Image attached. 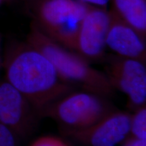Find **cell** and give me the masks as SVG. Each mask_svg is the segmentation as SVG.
Segmentation results:
<instances>
[{
    "label": "cell",
    "instance_id": "1",
    "mask_svg": "<svg viewBox=\"0 0 146 146\" xmlns=\"http://www.w3.org/2000/svg\"><path fill=\"white\" fill-rule=\"evenodd\" d=\"M5 79L23 95L39 116L75 87L60 78L46 56L27 42L11 44L2 57Z\"/></svg>",
    "mask_w": 146,
    "mask_h": 146
},
{
    "label": "cell",
    "instance_id": "2",
    "mask_svg": "<svg viewBox=\"0 0 146 146\" xmlns=\"http://www.w3.org/2000/svg\"><path fill=\"white\" fill-rule=\"evenodd\" d=\"M27 42L50 60L60 78L72 87L91 91L106 98L114 92L106 75L89 64V61L74 51L56 42L32 23Z\"/></svg>",
    "mask_w": 146,
    "mask_h": 146
},
{
    "label": "cell",
    "instance_id": "3",
    "mask_svg": "<svg viewBox=\"0 0 146 146\" xmlns=\"http://www.w3.org/2000/svg\"><path fill=\"white\" fill-rule=\"evenodd\" d=\"M89 5L78 0H32L33 21L56 42L74 51L76 38Z\"/></svg>",
    "mask_w": 146,
    "mask_h": 146
},
{
    "label": "cell",
    "instance_id": "4",
    "mask_svg": "<svg viewBox=\"0 0 146 146\" xmlns=\"http://www.w3.org/2000/svg\"><path fill=\"white\" fill-rule=\"evenodd\" d=\"M114 110L104 96L85 90H74L47 107L40 116L56 120L65 133L87 129Z\"/></svg>",
    "mask_w": 146,
    "mask_h": 146
},
{
    "label": "cell",
    "instance_id": "5",
    "mask_svg": "<svg viewBox=\"0 0 146 146\" xmlns=\"http://www.w3.org/2000/svg\"><path fill=\"white\" fill-rule=\"evenodd\" d=\"M104 72L113 89L127 96L128 106L133 111L145 106V62L115 55L107 58Z\"/></svg>",
    "mask_w": 146,
    "mask_h": 146
},
{
    "label": "cell",
    "instance_id": "6",
    "mask_svg": "<svg viewBox=\"0 0 146 146\" xmlns=\"http://www.w3.org/2000/svg\"><path fill=\"white\" fill-rule=\"evenodd\" d=\"M39 114L29 100L5 78H0V123L22 140L33 132Z\"/></svg>",
    "mask_w": 146,
    "mask_h": 146
},
{
    "label": "cell",
    "instance_id": "7",
    "mask_svg": "<svg viewBox=\"0 0 146 146\" xmlns=\"http://www.w3.org/2000/svg\"><path fill=\"white\" fill-rule=\"evenodd\" d=\"M111 19V11L89 5L76 36L74 52L88 61L104 58Z\"/></svg>",
    "mask_w": 146,
    "mask_h": 146
},
{
    "label": "cell",
    "instance_id": "8",
    "mask_svg": "<svg viewBox=\"0 0 146 146\" xmlns=\"http://www.w3.org/2000/svg\"><path fill=\"white\" fill-rule=\"evenodd\" d=\"M131 114L115 109L94 125L63 133L82 146H118L129 137Z\"/></svg>",
    "mask_w": 146,
    "mask_h": 146
},
{
    "label": "cell",
    "instance_id": "9",
    "mask_svg": "<svg viewBox=\"0 0 146 146\" xmlns=\"http://www.w3.org/2000/svg\"><path fill=\"white\" fill-rule=\"evenodd\" d=\"M110 11L112 19L106 40V47L117 56L145 62L146 38Z\"/></svg>",
    "mask_w": 146,
    "mask_h": 146
},
{
    "label": "cell",
    "instance_id": "10",
    "mask_svg": "<svg viewBox=\"0 0 146 146\" xmlns=\"http://www.w3.org/2000/svg\"><path fill=\"white\" fill-rule=\"evenodd\" d=\"M112 11L146 38V0H110Z\"/></svg>",
    "mask_w": 146,
    "mask_h": 146
},
{
    "label": "cell",
    "instance_id": "11",
    "mask_svg": "<svg viewBox=\"0 0 146 146\" xmlns=\"http://www.w3.org/2000/svg\"><path fill=\"white\" fill-rule=\"evenodd\" d=\"M129 137L146 140V108L143 106L131 114Z\"/></svg>",
    "mask_w": 146,
    "mask_h": 146
},
{
    "label": "cell",
    "instance_id": "12",
    "mask_svg": "<svg viewBox=\"0 0 146 146\" xmlns=\"http://www.w3.org/2000/svg\"><path fill=\"white\" fill-rule=\"evenodd\" d=\"M20 140L13 131L0 123V146H19Z\"/></svg>",
    "mask_w": 146,
    "mask_h": 146
},
{
    "label": "cell",
    "instance_id": "13",
    "mask_svg": "<svg viewBox=\"0 0 146 146\" xmlns=\"http://www.w3.org/2000/svg\"><path fill=\"white\" fill-rule=\"evenodd\" d=\"M31 146H70L63 139L54 136H43L36 139Z\"/></svg>",
    "mask_w": 146,
    "mask_h": 146
},
{
    "label": "cell",
    "instance_id": "14",
    "mask_svg": "<svg viewBox=\"0 0 146 146\" xmlns=\"http://www.w3.org/2000/svg\"><path fill=\"white\" fill-rule=\"evenodd\" d=\"M118 146H146V140L138 139L132 137H128Z\"/></svg>",
    "mask_w": 146,
    "mask_h": 146
},
{
    "label": "cell",
    "instance_id": "15",
    "mask_svg": "<svg viewBox=\"0 0 146 146\" xmlns=\"http://www.w3.org/2000/svg\"><path fill=\"white\" fill-rule=\"evenodd\" d=\"M78 1L87 3L88 5L104 8H106L108 4L110 2V0H78Z\"/></svg>",
    "mask_w": 146,
    "mask_h": 146
},
{
    "label": "cell",
    "instance_id": "16",
    "mask_svg": "<svg viewBox=\"0 0 146 146\" xmlns=\"http://www.w3.org/2000/svg\"><path fill=\"white\" fill-rule=\"evenodd\" d=\"M1 35H0V71L1 69L2 68V56H1Z\"/></svg>",
    "mask_w": 146,
    "mask_h": 146
},
{
    "label": "cell",
    "instance_id": "17",
    "mask_svg": "<svg viewBox=\"0 0 146 146\" xmlns=\"http://www.w3.org/2000/svg\"><path fill=\"white\" fill-rule=\"evenodd\" d=\"M5 2H7L6 0H0V6H1V5H2L3 3H5Z\"/></svg>",
    "mask_w": 146,
    "mask_h": 146
},
{
    "label": "cell",
    "instance_id": "18",
    "mask_svg": "<svg viewBox=\"0 0 146 146\" xmlns=\"http://www.w3.org/2000/svg\"><path fill=\"white\" fill-rule=\"evenodd\" d=\"M11 1V0H6L7 2H8V1Z\"/></svg>",
    "mask_w": 146,
    "mask_h": 146
}]
</instances>
